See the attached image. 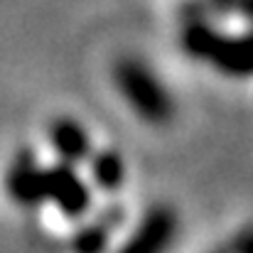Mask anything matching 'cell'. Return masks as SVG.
Listing matches in <instances>:
<instances>
[{"label": "cell", "mask_w": 253, "mask_h": 253, "mask_svg": "<svg viewBox=\"0 0 253 253\" xmlns=\"http://www.w3.org/2000/svg\"><path fill=\"white\" fill-rule=\"evenodd\" d=\"M44 207H52L67 221H79L93 211L96 192L82 168L57 160L44 165Z\"/></svg>", "instance_id": "277c9868"}, {"label": "cell", "mask_w": 253, "mask_h": 253, "mask_svg": "<svg viewBox=\"0 0 253 253\" xmlns=\"http://www.w3.org/2000/svg\"><path fill=\"white\" fill-rule=\"evenodd\" d=\"M123 211L116 207V211H101L96 216H84L77 224V229L72 231L69 239V249L72 253H111L113 246V231L121 221Z\"/></svg>", "instance_id": "ba28073f"}, {"label": "cell", "mask_w": 253, "mask_h": 253, "mask_svg": "<svg viewBox=\"0 0 253 253\" xmlns=\"http://www.w3.org/2000/svg\"><path fill=\"white\" fill-rule=\"evenodd\" d=\"M111 86L130 116L148 128H168L179 113L177 93L145 57L121 54L111 64Z\"/></svg>", "instance_id": "7a4b0ae2"}, {"label": "cell", "mask_w": 253, "mask_h": 253, "mask_svg": "<svg viewBox=\"0 0 253 253\" xmlns=\"http://www.w3.org/2000/svg\"><path fill=\"white\" fill-rule=\"evenodd\" d=\"M7 199L20 209L44 207V165L32 150H17L2 174Z\"/></svg>", "instance_id": "5b68a950"}, {"label": "cell", "mask_w": 253, "mask_h": 253, "mask_svg": "<svg viewBox=\"0 0 253 253\" xmlns=\"http://www.w3.org/2000/svg\"><path fill=\"white\" fill-rule=\"evenodd\" d=\"M177 44L187 59L224 79H249L253 72L251 37L221 27L204 10H192L182 17Z\"/></svg>", "instance_id": "6da1fadb"}, {"label": "cell", "mask_w": 253, "mask_h": 253, "mask_svg": "<svg viewBox=\"0 0 253 253\" xmlns=\"http://www.w3.org/2000/svg\"><path fill=\"white\" fill-rule=\"evenodd\" d=\"M82 168L96 194H118L128 179V163L118 148H93Z\"/></svg>", "instance_id": "52a82bcc"}, {"label": "cell", "mask_w": 253, "mask_h": 253, "mask_svg": "<svg viewBox=\"0 0 253 253\" xmlns=\"http://www.w3.org/2000/svg\"><path fill=\"white\" fill-rule=\"evenodd\" d=\"M209 10L249 15V10H251V0H207V7H204V12H209Z\"/></svg>", "instance_id": "9c48e42d"}, {"label": "cell", "mask_w": 253, "mask_h": 253, "mask_svg": "<svg viewBox=\"0 0 253 253\" xmlns=\"http://www.w3.org/2000/svg\"><path fill=\"white\" fill-rule=\"evenodd\" d=\"M44 140H47L49 153L54 155L57 163L74 165V168H82L86 163V158L91 155V150L96 148V143L91 138V130L77 116L52 118L47 130H44Z\"/></svg>", "instance_id": "8992f818"}, {"label": "cell", "mask_w": 253, "mask_h": 253, "mask_svg": "<svg viewBox=\"0 0 253 253\" xmlns=\"http://www.w3.org/2000/svg\"><path fill=\"white\" fill-rule=\"evenodd\" d=\"M182 231L179 211L168 202L150 204L111 253H172Z\"/></svg>", "instance_id": "3957f363"}]
</instances>
